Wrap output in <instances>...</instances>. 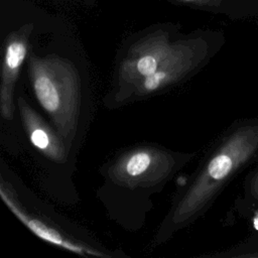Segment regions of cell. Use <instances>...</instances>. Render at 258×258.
I'll return each instance as SVG.
<instances>
[{"instance_id": "obj_10", "label": "cell", "mask_w": 258, "mask_h": 258, "mask_svg": "<svg viewBox=\"0 0 258 258\" xmlns=\"http://www.w3.org/2000/svg\"><path fill=\"white\" fill-rule=\"evenodd\" d=\"M181 2H186V3H200L204 2V0H179Z\"/></svg>"}, {"instance_id": "obj_4", "label": "cell", "mask_w": 258, "mask_h": 258, "mask_svg": "<svg viewBox=\"0 0 258 258\" xmlns=\"http://www.w3.org/2000/svg\"><path fill=\"white\" fill-rule=\"evenodd\" d=\"M176 165V158L169 152L153 146H140L118 157L106 173L118 186L152 187L167 179Z\"/></svg>"}, {"instance_id": "obj_6", "label": "cell", "mask_w": 258, "mask_h": 258, "mask_svg": "<svg viewBox=\"0 0 258 258\" xmlns=\"http://www.w3.org/2000/svg\"><path fill=\"white\" fill-rule=\"evenodd\" d=\"M7 185L8 184L5 183L2 178L0 185V195L2 200L10 209V211L17 217V219L21 221V223L38 238L49 244L79 255L99 257L110 256L94 247L89 246L87 243L67 235L60 228H58L56 224L51 221L49 217L44 216L40 212L34 213L28 210L20 203L10 186Z\"/></svg>"}, {"instance_id": "obj_11", "label": "cell", "mask_w": 258, "mask_h": 258, "mask_svg": "<svg viewBox=\"0 0 258 258\" xmlns=\"http://www.w3.org/2000/svg\"><path fill=\"white\" fill-rule=\"evenodd\" d=\"M253 224H254V228H255L256 230H258V215H256V216L254 217Z\"/></svg>"}, {"instance_id": "obj_2", "label": "cell", "mask_w": 258, "mask_h": 258, "mask_svg": "<svg viewBox=\"0 0 258 258\" xmlns=\"http://www.w3.org/2000/svg\"><path fill=\"white\" fill-rule=\"evenodd\" d=\"M27 72L35 99L73 150L81 140L87 114L80 72L67 57L32 51L27 56Z\"/></svg>"}, {"instance_id": "obj_5", "label": "cell", "mask_w": 258, "mask_h": 258, "mask_svg": "<svg viewBox=\"0 0 258 258\" xmlns=\"http://www.w3.org/2000/svg\"><path fill=\"white\" fill-rule=\"evenodd\" d=\"M208 54L209 44L202 37L176 40L156 72L140 81L125 102L148 97L182 81L201 66Z\"/></svg>"}, {"instance_id": "obj_3", "label": "cell", "mask_w": 258, "mask_h": 258, "mask_svg": "<svg viewBox=\"0 0 258 258\" xmlns=\"http://www.w3.org/2000/svg\"><path fill=\"white\" fill-rule=\"evenodd\" d=\"M175 41L163 30L151 32L135 41L117 67L115 90L112 97H109L112 104L124 103L129 92L140 81L155 73Z\"/></svg>"}, {"instance_id": "obj_7", "label": "cell", "mask_w": 258, "mask_h": 258, "mask_svg": "<svg viewBox=\"0 0 258 258\" xmlns=\"http://www.w3.org/2000/svg\"><path fill=\"white\" fill-rule=\"evenodd\" d=\"M17 108L24 133L35 152L42 158L56 164L69 161L73 150L57 130L44 121L21 94L17 96Z\"/></svg>"}, {"instance_id": "obj_8", "label": "cell", "mask_w": 258, "mask_h": 258, "mask_svg": "<svg viewBox=\"0 0 258 258\" xmlns=\"http://www.w3.org/2000/svg\"><path fill=\"white\" fill-rule=\"evenodd\" d=\"M31 28L9 34L3 48L0 88V113L3 121L12 122L15 113V89L21 67L28 52Z\"/></svg>"}, {"instance_id": "obj_1", "label": "cell", "mask_w": 258, "mask_h": 258, "mask_svg": "<svg viewBox=\"0 0 258 258\" xmlns=\"http://www.w3.org/2000/svg\"><path fill=\"white\" fill-rule=\"evenodd\" d=\"M257 152L258 124H247L232 130L178 196L157 234V241L163 242L201 215L230 177Z\"/></svg>"}, {"instance_id": "obj_9", "label": "cell", "mask_w": 258, "mask_h": 258, "mask_svg": "<svg viewBox=\"0 0 258 258\" xmlns=\"http://www.w3.org/2000/svg\"><path fill=\"white\" fill-rule=\"evenodd\" d=\"M251 191H252V195L254 196V198L256 199V201L258 202V171L256 172V174L253 178V182L251 185Z\"/></svg>"}]
</instances>
